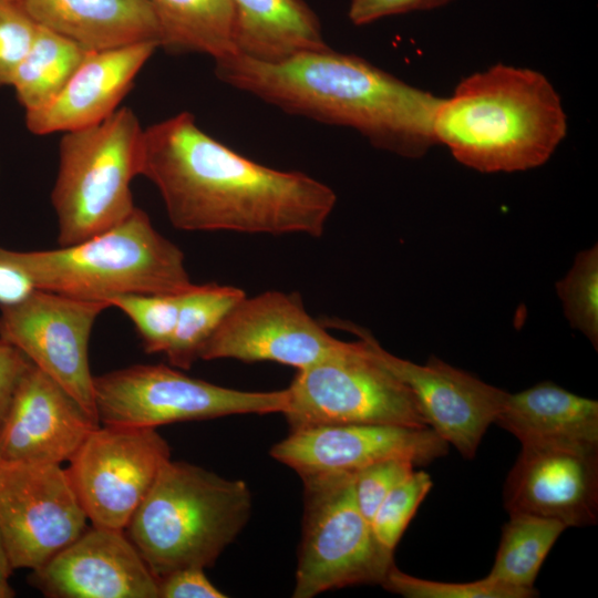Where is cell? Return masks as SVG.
I'll list each match as a JSON object with an SVG mask.
<instances>
[{
    "instance_id": "6da1fadb",
    "label": "cell",
    "mask_w": 598,
    "mask_h": 598,
    "mask_svg": "<svg viewBox=\"0 0 598 598\" xmlns=\"http://www.w3.org/2000/svg\"><path fill=\"white\" fill-rule=\"evenodd\" d=\"M140 175L158 189L169 221L187 231L319 237L337 196L301 172L256 163L181 112L143 131Z\"/></svg>"
},
{
    "instance_id": "7a4b0ae2",
    "label": "cell",
    "mask_w": 598,
    "mask_h": 598,
    "mask_svg": "<svg viewBox=\"0 0 598 598\" xmlns=\"http://www.w3.org/2000/svg\"><path fill=\"white\" fill-rule=\"evenodd\" d=\"M215 73L287 113L353 128L403 157H421L436 144L433 122L442 97L353 54L329 48L262 62L235 53L215 60Z\"/></svg>"
},
{
    "instance_id": "3957f363",
    "label": "cell",
    "mask_w": 598,
    "mask_h": 598,
    "mask_svg": "<svg viewBox=\"0 0 598 598\" xmlns=\"http://www.w3.org/2000/svg\"><path fill=\"white\" fill-rule=\"evenodd\" d=\"M566 133L567 116L548 79L506 64L463 79L441 100L433 122L435 143L482 173L540 166Z\"/></svg>"
},
{
    "instance_id": "277c9868",
    "label": "cell",
    "mask_w": 598,
    "mask_h": 598,
    "mask_svg": "<svg viewBox=\"0 0 598 598\" xmlns=\"http://www.w3.org/2000/svg\"><path fill=\"white\" fill-rule=\"evenodd\" d=\"M250 508L246 482L169 458L124 533L159 580L177 569L212 567Z\"/></svg>"
},
{
    "instance_id": "5b68a950",
    "label": "cell",
    "mask_w": 598,
    "mask_h": 598,
    "mask_svg": "<svg viewBox=\"0 0 598 598\" xmlns=\"http://www.w3.org/2000/svg\"><path fill=\"white\" fill-rule=\"evenodd\" d=\"M0 262L35 288L107 301L126 293L177 295L190 289L183 251L135 209L116 226L56 249L16 251L0 247Z\"/></svg>"
},
{
    "instance_id": "8992f818",
    "label": "cell",
    "mask_w": 598,
    "mask_h": 598,
    "mask_svg": "<svg viewBox=\"0 0 598 598\" xmlns=\"http://www.w3.org/2000/svg\"><path fill=\"white\" fill-rule=\"evenodd\" d=\"M143 131L135 113L121 107L95 125L64 133L51 193L59 246L96 236L135 209L131 183L140 175Z\"/></svg>"
},
{
    "instance_id": "52a82bcc",
    "label": "cell",
    "mask_w": 598,
    "mask_h": 598,
    "mask_svg": "<svg viewBox=\"0 0 598 598\" xmlns=\"http://www.w3.org/2000/svg\"><path fill=\"white\" fill-rule=\"evenodd\" d=\"M354 474L302 478L305 513L293 598L358 585H382L393 550L377 538L354 494Z\"/></svg>"
},
{
    "instance_id": "ba28073f",
    "label": "cell",
    "mask_w": 598,
    "mask_h": 598,
    "mask_svg": "<svg viewBox=\"0 0 598 598\" xmlns=\"http://www.w3.org/2000/svg\"><path fill=\"white\" fill-rule=\"evenodd\" d=\"M290 431L329 424L429 427L408 388L359 338L298 370L287 388Z\"/></svg>"
},
{
    "instance_id": "9c48e42d",
    "label": "cell",
    "mask_w": 598,
    "mask_h": 598,
    "mask_svg": "<svg viewBox=\"0 0 598 598\" xmlns=\"http://www.w3.org/2000/svg\"><path fill=\"white\" fill-rule=\"evenodd\" d=\"M100 423L154 427L235 414L283 413L288 389L243 391L192 378L165 364H134L93 377Z\"/></svg>"
},
{
    "instance_id": "30bf717a",
    "label": "cell",
    "mask_w": 598,
    "mask_h": 598,
    "mask_svg": "<svg viewBox=\"0 0 598 598\" xmlns=\"http://www.w3.org/2000/svg\"><path fill=\"white\" fill-rule=\"evenodd\" d=\"M171 458L154 427H95L69 460L72 487L94 527L124 530Z\"/></svg>"
},
{
    "instance_id": "8fae6325",
    "label": "cell",
    "mask_w": 598,
    "mask_h": 598,
    "mask_svg": "<svg viewBox=\"0 0 598 598\" xmlns=\"http://www.w3.org/2000/svg\"><path fill=\"white\" fill-rule=\"evenodd\" d=\"M107 308V301L37 288L23 301L1 307L0 312V340L25 354L99 423L89 340L96 318Z\"/></svg>"
},
{
    "instance_id": "7c38bea8",
    "label": "cell",
    "mask_w": 598,
    "mask_h": 598,
    "mask_svg": "<svg viewBox=\"0 0 598 598\" xmlns=\"http://www.w3.org/2000/svg\"><path fill=\"white\" fill-rule=\"evenodd\" d=\"M87 520L59 464L0 462V534L13 569H39L74 542Z\"/></svg>"
},
{
    "instance_id": "4fadbf2b",
    "label": "cell",
    "mask_w": 598,
    "mask_h": 598,
    "mask_svg": "<svg viewBox=\"0 0 598 598\" xmlns=\"http://www.w3.org/2000/svg\"><path fill=\"white\" fill-rule=\"evenodd\" d=\"M323 322L362 339L371 353L411 392L429 427L463 457L472 460L476 455L508 392L436 357H431L425 364L399 358L383 349L368 330L352 322L337 318Z\"/></svg>"
},
{
    "instance_id": "5bb4252c",
    "label": "cell",
    "mask_w": 598,
    "mask_h": 598,
    "mask_svg": "<svg viewBox=\"0 0 598 598\" xmlns=\"http://www.w3.org/2000/svg\"><path fill=\"white\" fill-rule=\"evenodd\" d=\"M344 342L328 333L297 295L270 290L240 299L203 346L198 359L270 361L301 370L336 353Z\"/></svg>"
},
{
    "instance_id": "9a60e30c",
    "label": "cell",
    "mask_w": 598,
    "mask_h": 598,
    "mask_svg": "<svg viewBox=\"0 0 598 598\" xmlns=\"http://www.w3.org/2000/svg\"><path fill=\"white\" fill-rule=\"evenodd\" d=\"M448 444L431 427L382 424H329L290 431L270 455L300 477L358 471L389 458L424 466L442 457Z\"/></svg>"
},
{
    "instance_id": "2e32d148",
    "label": "cell",
    "mask_w": 598,
    "mask_h": 598,
    "mask_svg": "<svg viewBox=\"0 0 598 598\" xmlns=\"http://www.w3.org/2000/svg\"><path fill=\"white\" fill-rule=\"evenodd\" d=\"M30 582L53 598H158V579L124 530L94 526L32 570Z\"/></svg>"
},
{
    "instance_id": "e0dca14e",
    "label": "cell",
    "mask_w": 598,
    "mask_h": 598,
    "mask_svg": "<svg viewBox=\"0 0 598 598\" xmlns=\"http://www.w3.org/2000/svg\"><path fill=\"white\" fill-rule=\"evenodd\" d=\"M100 425L33 363L21 377L0 427V462L61 464Z\"/></svg>"
},
{
    "instance_id": "ac0fdd59",
    "label": "cell",
    "mask_w": 598,
    "mask_h": 598,
    "mask_svg": "<svg viewBox=\"0 0 598 598\" xmlns=\"http://www.w3.org/2000/svg\"><path fill=\"white\" fill-rule=\"evenodd\" d=\"M504 507L561 522L598 520V452L522 446L504 484Z\"/></svg>"
},
{
    "instance_id": "d6986e66",
    "label": "cell",
    "mask_w": 598,
    "mask_h": 598,
    "mask_svg": "<svg viewBox=\"0 0 598 598\" xmlns=\"http://www.w3.org/2000/svg\"><path fill=\"white\" fill-rule=\"evenodd\" d=\"M161 45L141 42L91 51L61 93L47 106L25 112L28 130L37 135L71 132L112 115L143 65Z\"/></svg>"
},
{
    "instance_id": "ffe728a7",
    "label": "cell",
    "mask_w": 598,
    "mask_h": 598,
    "mask_svg": "<svg viewBox=\"0 0 598 598\" xmlns=\"http://www.w3.org/2000/svg\"><path fill=\"white\" fill-rule=\"evenodd\" d=\"M494 423L522 446L598 452V402L550 381L508 393Z\"/></svg>"
},
{
    "instance_id": "44dd1931",
    "label": "cell",
    "mask_w": 598,
    "mask_h": 598,
    "mask_svg": "<svg viewBox=\"0 0 598 598\" xmlns=\"http://www.w3.org/2000/svg\"><path fill=\"white\" fill-rule=\"evenodd\" d=\"M39 24L103 51L141 42L162 47L161 28L148 0H21Z\"/></svg>"
},
{
    "instance_id": "7402d4cb",
    "label": "cell",
    "mask_w": 598,
    "mask_h": 598,
    "mask_svg": "<svg viewBox=\"0 0 598 598\" xmlns=\"http://www.w3.org/2000/svg\"><path fill=\"white\" fill-rule=\"evenodd\" d=\"M236 53L262 62L327 50L316 13L305 0H231Z\"/></svg>"
},
{
    "instance_id": "603a6c76",
    "label": "cell",
    "mask_w": 598,
    "mask_h": 598,
    "mask_svg": "<svg viewBox=\"0 0 598 598\" xmlns=\"http://www.w3.org/2000/svg\"><path fill=\"white\" fill-rule=\"evenodd\" d=\"M172 52H198L214 60L235 54L231 0H148Z\"/></svg>"
},
{
    "instance_id": "cb8c5ba5",
    "label": "cell",
    "mask_w": 598,
    "mask_h": 598,
    "mask_svg": "<svg viewBox=\"0 0 598 598\" xmlns=\"http://www.w3.org/2000/svg\"><path fill=\"white\" fill-rule=\"evenodd\" d=\"M91 51L39 25L35 38L18 65L11 86L25 112L50 104L64 89Z\"/></svg>"
},
{
    "instance_id": "d4e9b609",
    "label": "cell",
    "mask_w": 598,
    "mask_h": 598,
    "mask_svg": "<svg viewBox=\"0 0 598 598\" xmlns=\"http://www.w3.org/2000/svg\"><path fill=\"white\" fill-rule=\"evenodd\" d=\"M566 528L565 524L551 518L509 515L486 577L508 587L533 589L544 560Z\"/></svg>"
},
{
    "instance_id": "484cf974",
    "label": "cell",
    "mask_w": 598,
    "mask_h": 598,
    "mask_svg": "<svg viewBox=\"0 0 598 598\" xmlns=\"http://www.w3.org/2000/svg\"><path fill=\"white\" fill-rule=\"evenodd\" d=\"M246 293L215 282L194 285L181 295L176 328L165 352L174 368L188 370L226 315Z\"/></svg>"
},
{
    "instance_id": "4316f807",
    "label": "cell",
    "mask_w": 598,
    "mask_h": 598,
    "mask_svg": "<svg viewBox=\"0 0 598 598\" xmlns=\"http://www.w3.org/2000/svg\"><path fill=\"white\" fill-rule=\"evenodd\" d=\"M565 316L592 346L598 344V247L577 254L566 276L556 283Z\"/></svg>"
},
{
    "instance_id": "83f0119b",
    "label": "cell",
    "mask_w": 598,
    "mask_h": 598,
    "mask_svg": "<svg viewBox=\"0 0 598 598\" xmlns=\"http://www.w3.org/2000/svg\"><path fill=\"white\" fill-rule=\"evenodd\" d=\"M181 295L126 293L107 302L131 319L146 353H165L176 328Z\"/></svg>"
},
{
    "instance_id": "f1b7e54d",
    "label": "cell",
    "mask_w": 598,
    "mask_h": 598,
    "mask_svg": "<svg viewBox=\"0 0 598 598\" xmlns=\"http://www.w3.org/2000/svg\"><path fill=\"white\" fill-rule=\"evenodd\" d=\"M386 590L405 598H533L538 591L513 588L486 576L470 582H446L422 579L391 567L382 585Z\"/></svg>"
},
{
    "instance_id": "f546056e",
    "label": "cell",
    "mask_w": 598,
    "mask_h": 598,
    "mask_svg": "<svg viewBox=\"0 0 598 598\" xmlns=\"http://www.w3.org/2000/svg\"><path fill=\"white\" fill-rule=\"evenodd\" d=\"M432 485L426 472L414 470L385 496L371 519L373 532L383 546L394 551Z\"/></svg>"
},
{
    "instance_id": "4dcf8cb0",
    "label": "cell",
    "mask_w": 598,
    "mask_h": 598,
    "mask_svg": "<svg viewBox=\"0 0 598 598\" xmlns=\"http://www.w3.org/2000/svg\"><path fill=\"white\" fill-rule=\"evenodd\" d=\"M39 24L21 2L0 0V86L11 85L13 74L29 51Z\"/></svg>"
},
{
    "instance_id": "1f68e13d",
    "label": "cell",
    "mask_w": 598,
    "mask_h": 598,
    "mask_svg": "<svg viewBox=\"0 0 598 598\" xmlns=\"http://www.w3.org/2000/svg\"><path fill=\"white\" fill-rule=\"evenodd\" d=\"M405 458H389L354 473V494L361 513L370 520L385 496L414 472Z\"/></svg>"
},
{
    "instance_id": "d6a6232c",
    "label": "cell",
    "mask_w": 598,
    "mask_h": 598,
    "mask_svg": "<svg viewBox=\"0 0 598 598\" xmlns=\"http://www.w3.org/2000/svg\"><path fill=\"white\" fill-rule=\"evenodd\" d=\"M161 598H225L223 591L206 577L204 569L186 567L174 570L158 580Z\"/></svg>"
},
{
    "instance_id": "836d02e7",
    "label": "cell",
    "mask_w": 598,
    "mask_h": 598,
    "mask_svg": "<svg viewBox=\"0 0 598 598\" xmlns=\"http://www.w3.org/2000/svg\"><path fill=\"white\" fill-rule=\"evenodd\" d=\"M452 0H350L348 16L355 25L412 11L431 10Z\"/></svg>"
},
{
    "instance_id": "e575fe53",
    "label": "cell",
    "mask_w": 598,
    "mask_h": 598,
    "mask_svg": "<svg viewBox=\"0 0 598 598\" xmlns=\"http://www.w3.org/2000/svg\"><path fill=\"white\" fill-rule=\"evenodd\" d=\"M29 358L12 344L0 340V427L14 390L28 368Z\"/></svg>"
},
{
    "instance_id": "d590c367",
    "label": "cell",
    "mask_w": 598,
    "mask_h": 598,
    "mask_svg": "<svg viewBox=\"0 0 598 598\" xmlns=\"http://www.w3.org/2000/svg\"><path fill=\"white\" fill-rule=\"evenodd\" d=\"M34 289L37 288L24 275L0 262V307L23 301Z\"/></svg>"
},
{
    "instance_id": "8d00e7d4",
    "label": "cell",
    "mask_w": 598,
    "mask_h": 598,
    "mask_svg": "<svg viewBox=\"0 0 598 598\" xmlns=\"http://www.w3.org/2000/svg\"><path fill=\"white\" fill-rule=\"evenodd\" d=\"M13 571V568L10 564L2 536L0 534V579L1 580H8V578L11 576Z\"/></svg>"
},
{
    "instance_id": "74e56055",
    "label": "cell",
    "mask_w": 598,
    "mask_h": 598,
    "mask_svg": "<svg viewBox=\"0 0 598 598\" xmlns=\"http://www.w3.org/2000/svg\"><path fill=\"white\" fill-rule=\"evenodd\" d=\"M14 597V590L10 587L8 580L0 579V598Z\"/></svg>"
},
{
    "instance_id": "f35d334b",
    "label": "cell",
    "mask_w": 598,
    "mask_h": 598,
    "mask_svg": "<svg viewBox=\"0 0 598 598\" xmlns=\"http://www.w3.org/2000/svg\"><path fill=\"white\" fill-rule=\"evenodd\" d=\"M12 1L21 2V0H12Z\"/></svg>"
}]
</instances>
